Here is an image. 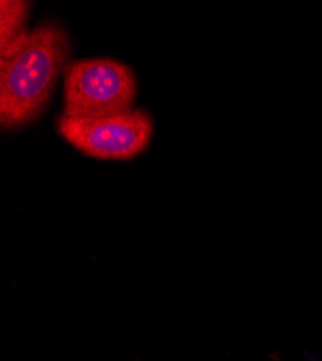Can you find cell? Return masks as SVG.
Segmentation results:
<instances>
[{"mask_svg":"<svg viewBox=\"0 0 322 361\" xmlns=\"http://www.w3.org/2000/svg\"><path fill=\"white\" fill-rule=\"evenodd\" d=\"M70 39L64 29L45 22L0 58V123L15 130L45 111L60 75L67 68Z\"/></svg>","mask_w":322,"mask_h":361,"instance_id":"obj_1","label":"cell"},{"mask_svg":"<svg viewBox=\"0 0 322 361\" xmlns=\"http://www.w3.org/2000/svg\"><path fill=\"white\" fill-rule=\"evenodd\" d=\"M64 73V116L101 118L133 110L137 85L128 66L110 58L80 59Z\"/></svg>","mask_w":322,"mask_h":361,"instance_id":"obj_2","label":"cell"},{"mask_svg":"<svg viewBox=\"0 0 322 361\" xmlns=\"http://www.w3.org/2000/svg\"><path fill=\"white\" fill-rule=\"evenodd\" d=\"M56 129L87 157L128 161L149 146L154 120L148 111L139 109L101 118H73L63 114L56 118Z\"/></svg>","mask_w":322,"mask_h":361,"instance_id":"obj_3","label":"cell"},{"mask_svg":"<svg viewBox=\"0 0 322 361\" xmlns=\"http://www.w3.org/2000/svg\"><path fill=\"white\" fill-rule=\"evenodd\" d=\"M31 4L20 0L0 2V58L12 52L27 37L26 22Z\"/></svg>","mask_w":322,"mask_h":361,"instance_id":"obj_4","label":"cell"}]
</instances>
